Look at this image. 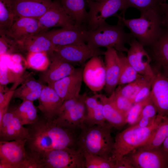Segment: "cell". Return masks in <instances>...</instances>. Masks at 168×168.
I'll use <instances>...</instances> for the list:
<instances>
[{
  "label": "cell",
  "instance_id": "1",
  "mask_svg": "<svg viewBox=\"0 0 168 168\" xmlns=\"http://www.w3.org/2000/svg\"><path fill=\"white\" fill-rule=\"evenodd\" d=\"M30 125L26 143L29 152L42 159L50 151L76 146L77 139L72 130L58 127L44 118Z\"/></svg>",
  "mask_w": 168,
  "mask_h": 168
},
{
  "label": "cell",
  "instance_id": "2",
  "mask_svg": "<svg viewBox=\"0 0 168 168\" xmlns=\"http://www.w3.org/2000/svg\"><path fill=\"white\" fill-rule=\"evenodd\" d=\"M139 18L126 19L124 15H117L130 34L144 47H150L162 34L164 28L159 9H152L142 12Z\"/></svg>",
  "mask_w": 168,
  "mask_h": 168
},
{
  "label": "cell",
  "instance_id": "3",
  "mask_svg": "<svg viewBox=\"0 0 168 168\" xmlns=\"http://www.w3.org/2000/svg\"><path fill=\"white\" fill-rule=\"evenodd\" d=\"M112 128L108 123L91 126L85 125L81 129V132L77 139V148L82 152L112 159L114 140L111 133Z\"/></svg>",
  "mask_w": 168,
  "mask_h": 168
},
{
  "label": "cell",
  "instance_id": "4",
  "mask_svg": "<svg viewBox=\"0 0 168 168\" xmlns=\"http://www.w3.org/2000/svg\"><path fill=\"white\" fill-rule=\"evenodd\" d=\"M117 17L118 20L115 25H110L105 21L95 29L88 30L86 44L93 49L111 47L118 52H127L128 49L125 45L128 44L133 37L125 31L122 20Z\"/></svg>",
  "mask_w": 168,
  "mask_h": 168
},
{
  "label": "cell",
  "instance_id": "5",
  "mask_svg": "<svg viewBox=\"0 0 168 168\" xmlns=\"http://www.w3.org/2000/svg\"><path fill=\"white\" fill-rule=\"evenodd\" d=\"M165 117L157 114L153 122L147 127L133 125L117 134L114 139L113 160L115 161L146 143Z\"/></svg>",
  "mask_w": 168,
  "mask_h": 168
},
{
  "label": "cell",
  "instance_id": "6",
  "mask_svg": "<svg viewBox=\"0 0 168 168\" xmlns=\"http://www.w3.org/2000/svg\"><path fill=\"white\" fill-rule=\"evenodd\" d=\"M87 96L84 93L78 97L64 101L52 123L58 127L73 131L81 129L85 125V100Z\"/></svg>",
  "mask_w": 168,
  "mask_h": 168
},
{
  "label": "cell",
  "instance_id": "7",
  "mask_svg": "<svg viewBox=\"0 0 168 168\" xmlns=\"http://www.w3.org/2000/svg\"><path fill=\"white\" fill-rule=\"evenodd\" d=\"M87 5L89 10L85 25L88 30L95 29L119 11H121L120 15H124L127 9L125 0H87Z\"/></svg>",
  "mask_w": 168,
  "mask_h": 168
},
{
  "label": "cell",
  "instance_id": "8",
  "mask_svg": "<svg viewBox=\"0 0 168 168\" xmlns=\"http://www.w3.org/2000/svg\"><path fill=\"white\" fill-rule=\"evenodd\" d=\"M125 156L134 168H168V152L162 145L148 150L137 148Z\"/></svg>",
  "mask_w": 168,
  "mask_h": 168
},
{
  "label": "cell",
  "instance_id": "9",
  "mask_svg": "<svg viewBox=\"0 0 168 168\" xmlns=\"http://www.w3.org/2000/svg\"><path fill=\"white\" fill-rule=\"evenodd\" d=\"M43 160L45 168H85L83 153L75 147L50 151Z\"/></svg>",
  "mask_w": 168,
  "mask_h": 168
},
{
  "label": "cell",
  "instance_id": "10",
  "mask_svg": "<svg viewBox=\"0 0 168 168\" xmlns=\"http://www.w3.org/2000/svg\"><path fill=\"white\" fill-rule=\"evenodd\" d=\"M105 52L100 48H92L83 42L56 47L54 53L65 62L82 64L93 57L104 55Z\"/></svg>",
  "mask_w": 168,
  "mask_h": 168
},
{
  "label": "cell",
  "instance_id": "11",
  "mask_svg": "<svg viewBox=\"0 0 168 168\" xmlns=\"http://www.w3.org/2000/svg\"><path fill=\"white\" fill-rule=\"evenodd\" d=\"M27 139L0 141V168H18L26 158Z\"/></svg>",
  "mask_w": 168,
  "mask_h": 168
},
{
  "label": "cell",
  "instance_id": "12",
  "mask_svg": "<svg viewBox=\"0 0 168 168\" xmlns=\"http://www.w3.org/2000/svg\"><path fill=\"white\" fill-rule=\"evenodd\" d=\"M128 44L126 57L129 62L140 74L153 78L155 74L151 65L152 59L144 47L133 37Z\"/></svg>",
  "mask_w": 168,
  "mask_h": 168
},
{
  "label": "cell",
  "instance_id": "13",
  "mask_svg": "<svg viewBox=\"0 0 168 168\" xmlns=\"http://www.w3.org/2000/svg\"><path fill=\"white\" fill-rule=\"evenodd\" d=\"M88 30L84 24L81 26L75 25L72 27L44 32L55 48L77 43H86Z\"/></svg>",
  "mask_w": 168,
  "mask_h": 168
},
{
  "label": "cell",
  "instance_id": "14",
  "mask_svg": "<svg viewBox=\"0 0 168 168\" xmlns=\"http://www.w3.org/2000/svg\"><path fill=\"white\" fill-rule=\"evenodd\" d=\"M83 80L91 91H99L105 87L106 74L105 62L100 56L93 57L86 63Z\"/></svg>",
  "mask_w": 168,
  "mask_h": 168
},
{
  "label": "cell",
  "instance_id": "15",
  "mask_svg": "<svg viewBox=\"0 0 168 168\" xmlns=\"http://www.w3.org/2000/svg\"><path fill=\"white\" fill-rule=\"evenodd\" d=\"M83 71L82 68H75L70 75L48 86L54 89L63 101L78 97L83 80Z\"/></svg>",
  "mask_w": 168,
  "mask_h": 168
},
{
  "label": "cell",
  "instance_id": "16",
  "mask_svg": "<svg viewBox=\"0 0 168 168\" xmlns=\"http://www.w3.org/2000/svg\"><path fill=\"white\" fill-rule=\"evenodd\" d=\"M41 32L55 27H68L76 25L67 14L59 1H54L49 8L38 19Z\"/></svg>",
  "mask_w": 168,
  "mask_h": 168
},
{
  "label": "cell",
  "instance_id": "17",
  "mask_svg": "<svg viewBox=\"0 0 168 168\" xmlns=\"http://www.w3.org/2000/svg\"><path fill=\"white\" fill-rule=\"evenodd\" d=\"M28 135V128L23 126L13 111L4 115L0 122V141L27 139Z\"/></svg>",
  "mask_w": 168,
  "mask_h": 168
},
{
  "label": "cell",
  "instance_id": "18",
  "mask_svg": "<svg viewBox=\"0 0 168 168\" xmlns=\"http://www.w3.org/2000/svg\"><path fill=\"white\" fill-rule=\"evenodd\" d=\"M150 48V54L155 73L168 77V33L164 29L158 39Z\"/></svg>",
  "mask_w": 168,
  "mask_h": 168
},
{
  "label": "cell",
  "instance_id": "19",
  "mask_svg": "<svg viewBox=\"0 0 168 168\" xmlns=\"http://www.w3.org/2000/svg\"><path fill=\"white\" fill-rule=\"evenodd\" d=\"M16 16L39 19L49 8L52 0H11Z\"/></svg>",
  "mask_w": 168,
  "mask_h": 168
},
{
  "label": "cell",
  "instance_id": "20",
  "mask_svg": "<svg viewBox=\"0 0 168 168\" xmlns=\"http://www.w3.org/2000/svg\"><path fill=\"white\" fill-rule=\"evenodd\" d=\"M150 97L155 106L158 114L168 115V77L155 74L152 86Z\"/></svg>",
  "mask_w": 168,
  "mask_h": 168
},
{
  "label": "cell",
  "instance_id": "21",
  "mask_svg": "<svg viewBox=\"0 0 168 168\" xmlns=\"http://www.w3.org/2000/svg\"><path fill=\"white\" fill-rule=\"evenodd\" d=\"M104 55L106 74L105 90L107 94L110 95L118 85L120 61L117 51L114 48H107Z\"/></svg>",
  "mask_w": 168,
  "mask_h": 168
},
{
  "label": "cell",
  "instance_id": "22",
  "mask_svg": "<svg viewBox=\"0 0 168 168\" xmlns=\"http://www.w3.org/2000/svg\"><path fill=\"white\" fill-rule=\"evenodd\" d=\"M49 58V66L40 77V80L48 85L70 75L75 69L72 64L61 59L54 53Z\"/></svg>",
  "mask_w": 168,
  "mask_h": 168
},
{
  "label": "cell",
  "instance_id": "23",
  "mask_svg": "<svg viewBox=\"0 0 168 168\" xmlns=\"http://www.w3.org/2000/svg\"><path fill=\"white\" fill-rule=\"evenodd\" d=\"M38 100V108L44 118L49 121H52L55 117L64 102L54 89L48 85H43Z\"/></svg>",
  "mask_w": 168,
  "mask_h": 168
},
{
  "label": "cell",
  "instance_id": "24",
  "mask_svg": "<svg viewBox=\"0 0 168 168\" xmlns=\"http://www.w3.org/2000/svg\"><path fill=\"white\" fill-rule=\"evenodd\" d=\"M4 31L17 42L41 32L38 19L27 17H19Z\"/></svg>",
  "mask_w": 168,
  "mask_h": 168
},
{
  "label": "cell",
  "instance_id": "25",
  "mask_svg": "<svg viewBox=\"0 0 168 168\" xmlns=\"http://www.w3.org/2000/svg\"><path fill=\"white\" fill-rule=\"evenodd\" d=\"M18 50L28 53L44 52L48 56L53 54L55 47L44 32H41L17 42Z\"/></svg>",
  "mask_w": 168,
  "mask_h": 168
},
{
  "label": "cell",
  "instance_id": "26",
  "mask_svg": "<svg viewBox=\"0 0 168 168\" xmlns=\"http://www.w3.org/2000/svg\"><path fill=\"white\" fill-rule=\"evenodd\" d=\"M100 100L103 104V114L106 121L112 128L118 129L126 124V117L119 111L115 106L109 97L98 94Z\"/></svg>",
  "mask_w": 168,
  "mask_h": 168
},
{
  "label": "cell",
  "instance_id": "27",
  "mask_svg": "<svg viewBox=\"0 0 168 168\" xmlns=\"http://www.w3.org/2000/svg\"><path fill=\"white\" fill-rule=\"evenodd\" d=\"M62 7L76 25L85 24L88 16L85 0H60Z\"/></svg>",
  "mask_w": 168,
  "mask_h": 168
},
{
  "label": "cell",
  "instance_id": "28",
  "mask_svg": "<svg viewBox=\"0 0 168 168\" xmlns=\"http://www.w3.org/2000/svg\"><path fill=\"white\" fill-rule=\"evenodd\" d=\"M43 85L34 80H27L15 89L12 98L33 101L39 99Z\"/></svg>",
  "mask_w": 168,
  "mask_h": 168
},
{
  "label": "cell",
  "instance_id": "29",
  "mask_svg": "<svg viewBox=\"0 0 168 168\" xmlns=\"http://www.w3.org/2000/svg\"><path fill=\"white\" fill-rule=\"evenodd\" d=\"M13 111L23 125L31 124L38 119L37 110L33 101L23 100Z\"/></svg>",
  "mask_w": 168,
  "mask_h": 168
},
{
  "label": "cell",
  "instance_id": "30",
  "mask_svg": "<svg viewBox=\"0 0 168 168\" xmlns=\"http://www.w3.org/2000/svg\"><path fill=\"white\" fill-rule=\"evenodd\" d=\"M117 52L120 63L118 85L123 86L143 76L136 71L123 52Z\"/></svg>",
  "mask_w": 168,
  "mask_h": 168
},
{
  "label": "cell",
  "instance_id": "31",
  "mask_svg": "<svg viewBox=\"0 0 168 168\" xmlns=\"http://www.w3.org/2000/svg\"><path fill=\"white\" fill-rule=\"evenodd\" d=\"M168 137V115L164 117L148 141L138 148L148 150L159 147Z\"/></svg>",
  "mask_w": 168,
  "mask_h": 168
},
{
  "label": "cell",
  "instance_id": "32",
  "mask_svg": "<svg viewBox=\"0 0 168 168\" xmlns=\"http://www.w3.org/2000/svg\"><path fill=\"white\" fill-rule=\"evenodd\" d=\"M18 18L13 12L11 0H0V30H7Z\"/></svg>",
  "mask_w": 168,
  "mask_h": 168
},
{
  "label": "cell",
  "instance_id": "33",
  "mask_svg": "<svg viewBox=\"0 0 168 168\" xmlns=\"http://www.w3.org/2000/svg\"><path fill=\"white\" fill-rule=\"evenodd\" d=\"M153 78L143 76L122 87L119 85L117 88L121 95L133 102L135 97L140 89L150 80Z\"/></svg>",
  "mask_w": 168,
  "mask_h": 168
},
{
  "label": "cell",
  "instance_id": "34",
  "mask_svg": "<svg viewBox=\"0 0 168 168\" xmlns=\"http://www.w3.org/2000/svg\"><path fill=\"white\" fill-rule=\"evenodd\" d=\"M48 55L44 52L29 53L27 57V63L30 68L38 71H44L50 64Z\"/></svg>",
  "mask_w": 168,
  "mask_h": 168
},
{
  "label": "cell",
  "instance_id": "35",
  "mask_svg": "<svg viewBox=\"0 0 168 168\" xmlns=\"http://www.w3.org/2000/svg\"><path fill=\"white\" fill-rule=\"evenodd\" d=\"M84 158L85 167L86 168H114L115 161L100 156L82 152Z\"/></svg>",
  "mask_w": 168,
  "mask_h": 168
},
{
  "label": "cell",
  "instance_id": "36",
  "mask_svg": "<svg viewBox=\"0 0 168 168\" xmlns=\"http://www.w3.org/2000/svg\"><path fill=\"white\" fill-rule=\"evenodd\" d=\"M126 7H133L142 12L150 9H160L161 4L166 0H125Z\"/></svg>",
  "mask_w": 168,
  "mask_h": 168
},
{
  "label": "cell",
  "instance_id": "37",
  "mask_svg": "<svg viewBox=\"0 0 168 168\" xmlns=\"http://www.w3.org/2000/svg\"><path fill=\"white\" fill-rule=\"evenodd\" d=\"M109 97L117 109L126 117L134 105L133 101L121 95L117 88Z\"/></svg>",
  "mask_w": 168,
  "mask_h": 168
},
{
  "label": "cell",
  "instance_id": "38",
  "mask_svg": "<svg viewBox=\"0 0 168 168\" xmlns=\"http://www.w3.org/2000/svg\"><path fill=\"white\" fill-rule=\"evenodd\" d=\"M105 121L103 114V104L99 99V102L92 111L86 114L84 124L88 126L104 125L107 124Z\"/></svg>",
  "mask_w": 168,
  "mask_h": 168
},
{
  "label": "cell",
  "instance_id": "39",
  "mask_svg": "<svg viewBox=\"0 0 168 168\" xmlns=\"http://www.w3.org/2000/svg\"><path fill=\"white\" fill-rule=\"evenodd\" d=\"M0 55L10 54L19 51L17 42L6 32L0 30Z\"/></svg>",
  "mask_w": 168,
  "mask_h": 168
},
{
  "label": "cell",
  "instance_id": "40",
  "mask_svg": "<svg viewBox=\"0 0 168 168\" xmlns=\"http://www.w3.org/2000/svg\"><path fill=\"white\" fill-rule=\"evenodd\" d=\"M150 100V95L144 100L134 104L127 115V124H128L130 126L136 124L139 119L143 108Z\"/></svg>",
  "mask_w": 168,
  "mask_h": 168
},
{
  "label": "cell",
  "instance_id": "41",
  "mask_svg": "<svg viewBox=\"0 0 168 168\" xmlns=\"http://www.w3.org/2000/svg\"><path fill=\"white\" fill-rule=\"evenodd\" d=\"M22 80V74L14 71L9 68H1L0 72V84L5 85L10 83L19 82Z\"/></svg>",
  "mask_w": 168,
  "mask_h": 168
},
{
  "label": "cell",
  "instance_id": "42",
  "mask_svg": "<svg viewBox=\"0 0 168 168\" xmlns=\"http://www.w3.org/2000/svg\"><path fill=\"white\" fill-rule=\"evenodd\" d=\"M27 153L26 157L19 165L18 168H45L42 159L29 152Z\"/></svg>",
  "mask_w": 168,
  "mask_h": 168
},
{
  "label": "cell",
  "instance_id": "43",
  "mask_svg": "<svg viewBox=\"0 0 168 168\" xmlns=\"http://www.w3.org/2000/svg\"><path fill=\"white\" fill-rule=\"evenodd\" d=\"M14 88L4 93L0 91V122L4 115L7 112L9 103L15 91Z\"/></svg>",
  "mask_w": 168,
  "mask_h": 168
},
{
  "label": "cell",
  "instance_id": "44",
  "mask_svg": "<svg viewBox=\"0 0 168 168\" xmlns=\"http://www.w3.org/2000/svg\"><path fill=\"white\" fill-rule=\"evenodd\" d=\"M153 79L150 80L140 89L133 100L134 104L144 100L150 96Z\"/></svg>",
  "mask_w": 168,
  "mask_h": 168
},
{
  "label": "cell",
  "instance_id": "45",
  "mask_svg": "<svg viewBox=\"0 0 168 168\" xmlns=\"http://www.w3.org/2000/svg\"><path fill=\"white\" fill-rule=\"evenodd\" d=\"M157 114L156 108L151 99L150 100L143 108L139 118L141 117H144L153 119L156 118Z\"/></svg>",
  "mask_w": 168,
  "mask_h": 168
},
{
  "label": "cell",
  "instance_id": "46",
  "mask_svg": "<svg viewBox=\"0 0 168 168\" xmlns=\"http://www.w3.org/2000/svg\"><path fill=\"white\" fill-rule=\"evenodd\" d=\"M99 101L98 94H96L90 97H86L85 103L88 114L90 113L97 105Z\"/></svg>",
  "mask_w": 168,
  "mask_h": 168
},
{
  "label": "cell",
  "instance_id": "47",
  "mask_svg": "<svg viewBox=\"0 0 168 168\" xmlns=\"http://www.w3.org/2000/svg\"><path fill=\"white\" fill-rule=\"evenodd\" d=\"M161 12L162 19V26L168 33V3L165 1L161 6Z\"/></svg>",
  "mask_w": 168,
  "mask_h": 168
},
{
  "label": "cell",
  "instance_id": "48",
  "mask_svg": "<svg viewBox=\"0 0 168 168\" xmlns=\"http://www.w3.org/2000/svg\"><path fill=\"white\" fill-rule=\"evenodd\" d=\"M114 168H134L126 156L115 161Z\"/></svg>",
  "mask_w": 168,
  "mask_h": 168
},
{
  "label": "cell",
  "instance_id": "49",
  "mask_svg": "<svg viewBox=\"0 0 168 168\" xmlns=\"http://www.w3.org/2000/svg\"><path fill=\"white\" fill-rule=\"evenodd\" d=\"M155 118L153 119H151L145 117H141L134 125L142 127H147L151 125L153 122Z\"/></svg>",
  "mask_w": 168,
  "mask_h": 168
},
{
  "label": "cell",
  "instance_id": "50",
  "mask_svg": "<svg viewBox=\"0 0 168 168\" xmlns=\"http://www.w3.org/2000/svg\"><path fill=\"white\" fill-rule=\"evenodd\" d=\"M162 146L164 149L168 152V137L164 141Z\"/></svg>",
  "mask_w": 168,
  "mask_h": 168
},
{
  "label": "cell",
  "instance_id": "51",
  "mask_svg": "<svg viewBox=\"0 0 168 168\" xmlns=\"http://www.w3.org/2000/svg\"><path fill=\"white\" fill-rule=\"evenodd\" d=\"M87 1H99L100 0H87Z\"/></svg>",
  "mask_w": 168,
  "mask_h": 168
}]
</instances>
